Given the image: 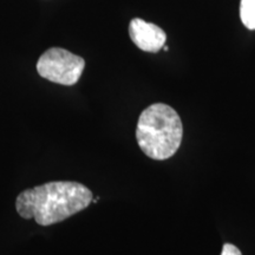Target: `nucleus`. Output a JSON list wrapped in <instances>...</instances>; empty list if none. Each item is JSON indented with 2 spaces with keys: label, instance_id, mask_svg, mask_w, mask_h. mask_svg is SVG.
I'll list each match as a JSON object with an SVG mask.
<instances>
[{
  "label": "nucleus",
  "instance_id": "f257e3e1",
  "mask_svg": "<svg viewBox=\"0 0 255 255\" xmlns=\"http://www.w3.org/2000/svg\"><path fill=\"white\" fill-rule=\"evenodd\" d=\"M92 200V191L84 184L55 181L19 194L15 209L23 219H33L38 225L51 226L82 212Z\"/></svg>",
  "mask_w": 255,
  "mask_h": 255
},
{
  "label": "nucleus",
  "instance_id": "7ed1b4c3",
  "mask_svg": "<svg viewBox=\"0 0 255 255\" xmlns=\"http://www.w3.org/2000/svg\"><path fill=\"white\" fill-rule=\"evenodd\" d=\"M85 68V60L68 50L52 47L38 59L37 71L43 78L62 85H75Z\"/></svg>",
  "mask_w": 255,
  "mask_h": 255
},
{
  "label": "nucleus",
  "instance_id": "423d86ee",
  "mask_svg": "<svg viewBox=\"0 0 255 255\" xmlns=\"http://www.w3.org/2000/svg\"><path fill=\"white\" fill-rule=\"evenodd\" d=\"M221 255H242L240 250L232 244H225L222 248Z\"/></svg>",
  "mask_w": 255,
  "mask_h": 255
},
{
  "label": "nucleus",
  "instance_id": "39448f33",
  "mask_svg": "<svg viewBox=\"0 0 255 255\" xmlns=\"http://www.w3.org/2000/svg\"><path fill=\"white\" fill-rule=\"evenodd\" d=\"M240 17L245 26L255 30V0H241Z\"/></svg>",
  "mask_w": 255,
  "mask_h": 255
},
{
  "label": "nucleus",
  "instance_id": "f03ea898",
  "mask_svg": "<svg viewBox=\"0 0 255 255\" xmlns=\"http://www.w3.org/2000/svg\"><path fill=\"white\" fill-rule=\"evenodd\" d=\"M183 137L178 114L163 103H155L143 111L137 122L136 139L141 150L156 161L176 154Z\"/></svg>",
  "mask_w": 255,
  "mask_h": 255
},
{
  "label": "nucleus",
  "instance_id": "20e7f679",
  "mask_svg": "<svg viewBox=\"0 0 255 255\" xmlns=\"http://www.w3.org/2000/svg\"><path fill=\"white\" fill-rule=\"evenodd\" d=\"M129 34L132 43L145 52H158L167 40L165 32L161 27L139 18H133L130 21Z\"/></svg>",
  "mask_w": 255,
  "mask_h": 255
},
{
  "label": "nucleus",
  "instance_id": "0eeeda50",
  "mask_svg": "<svg viewBox=\"0 0 255 255\" xmlns=\"http://www.w3.org/2000/svg\"><path fill=\"white\" fill-rule=\"evenodd\" d=\"M163 49H164V51H168V50H169L167 45H164V46H163Z\"/></svg>",
  "mask_w": 255,
  "mask_h": 255
}]
</instances>
